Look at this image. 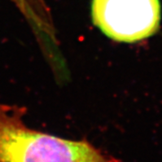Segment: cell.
I'll use <instances>...</instances> for the list:
<instances>
[{"label":"cell","instance_id":"7a4b0ae2","mask_svg":"<svg viewBox=\"0 0 162 162\" xmlns=\"http://www.w3.org/2000/svg\"><path fill=\"white\" fill-rule=\"evenodd\" d=\"M92 19L116 42H135L156 33L160 21L159 0H93Z\"/></svg>","mask_w":162,"mask_h":162},{"label":"cell","instance_id":"6da1fadb","mask_svg":"<svg viewBox=\"0 0 162 162\" xmlns=\"http://www.w3.org/2000/svg\"><path fill=\"white\" fill-rule=\"evenodd\" d=\"M25 108L0 105V162H113L86 139L68 140L30 128Z\"/></svg>","mask_w":162,"mask_h":162},{"label":"cell","instance_id":"3957f363","mask_svg":"<svg viewBox=\"0 0 162 162\" xmlns=\"http://www.w3.org/2000/svg\"><path fill=\"white\" fill-rule=\"evenodd\" d=\"M24 15L37 14L46 7L43 0H13Z\"/></svg>","mask_w":162,"mask_h":162}]
</instances>
